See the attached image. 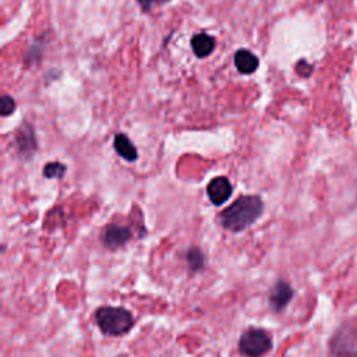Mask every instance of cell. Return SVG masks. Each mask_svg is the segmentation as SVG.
Returning a JSON list of instances; mask_svg holds the SVG:
<instances>
[{
    "label": "cell",
    "mask_w": 357,
    "mask_h": 357,
    "mask_svg": "<svg viewBox=\"0 0 357 357\" xmlns=\"http://www.w3.org/2000/svg\"><path fill=\"white\" fill-rule=\"evenodd\" d=\"M272 349L271 335L261 328H248L239 340V351L246 357H262Z\"/></svg>",
    "instance_id": "3957f363"
},
{
    "label": "cell",
    "mask_w": 357,
    "mask_h": 357,
    "mask_svg": "<svg viewBox=\"0 0 357 357\" xmlns=\"http://www.w3.org/2000/svg\"><path fill=\"white\" fill-rule=\"evenodd\" d=\"M264 212V201L257 194L239 197L219 214L221 225L229 232H243Z\"/></svg>",
    "instance_id": "6da1fadb"
},
{
    "label": "cell",
    "mask_w": 357,
    "mask_h": 357,
    "mask_svg": "<svg viewBox=\"0 0 357 357\" xmlns=\"http://www.w3.org/2000/svg\"><path fill=\"white\" fill-rule=\"evenodd\" d=\"M332 357H357V335L351 326L339 328L331 343Z\"/></svg>",
    "instance_id": "277c9868"
},
{
    "label": "cell",
    "mask_w": 357,
    "mask_h": 357,
    "mask_svg": "<svg viewBox=\"0 0 357 357\" xmlns=\"http://www.w3.org/2000/svg\"><path fill=\"white\" fill-rule=\"evenodd\" d=\"M233 193V187H232V183L228 177L225 176H218V177H214L208 186H207V194H208V198L209 201L219 207V205H223L232 196Z\"/></svg>",
    "instance_id": "5b68a950"
},
{
    "label": "cell",
    "mask_w": 357,
    "mask_h": 357,
    "mask_svg": "<svg viewBox=\"0 0 357 357\" xmlns=\"http://www.w3.org/2000/svg\"><path fill=\"white\" fill-rule=\"evenodd\" d=\"M66 166L61 162H49L44 166V176L47 179H62L66 173Z\"/></svg>",
    "instance_id": "4fadbf2b"
},
{
    "label": "cell",
    "mask_w": 357,
    "mask_h": 357,
    "mask_svg": "<svg viewBox=\"0 0 357 357\" xmlns=\"http://www.w3.org/2000/svg\"><path fill=\"white\" fill-rule=\"evenodd\" d=\"M158 2H161V3H164V2H168V0H158Z\"/></svg>",
    "instance_id": "e0dca14e"
},
{
    "label": "cell",
    "mask_w": 357,
    "mask_h": 357,
    "mask_svg": "<svg viewBox=\"0 0 357 357\" xmlns=\"http://www.w3.org/2000/svg\"><path fill=\"white\" fill-rule=\"evenodd\" d=\"M296 72L301 77H310L312 73V66L307 61H299L296 65Z\"/></svg>",
    "instance_id": "9a60e30c"
},
{
    "label": "cell",
    "mask_w": 357,
    "mask_h": 357,
    "mask_svg": "<svg viewBox=\"0 0 357 357\" xmlns=\"http://www.w3.org/2000/svg\"><path fill=\"white\" fill-rule=\"evenodd\" d=\"M191 47L198 58H205L214 51L215 40L207 34H198L191 40Z\"/></svg>",
    "instance_id": "8fae6325"
},
{
    "label": "cell",
    "mask_w": 357,
    "mask_h": 357,
    "mask_svg": "<svg viewBox=\"0 0 357 357\" xmlns=\"http://www.w3.org/2000/svg\"><path fill=\"white\" fill-rule=\"evenodd\" d=\"M0 109H2V115L3 116L12 115L16 111V101L12 97L5 95L2 98V106H0Z\"/></svg>",
    "instance_id": "5bb4252c"
},
{
    "label": "cell",
    "mask_w": 357,
    "mask_h": 357,
    "mask_svg": "<svg viewBox=\"0 0 357 357\" xmlns=\"http://www.w3.org/2000/svg\"><path fill=\"white\" fill-rule=\"evenodd\" d=\"M132 239V232L129 228H125L118 223L108 225L102 235V243L109 250H118L122 246L127 244Z\"/></svg>",
    "instance_id": "8992f818"
},
{
    "label": "cell",
    "mask_w": 357,
    "mask_h": 357,
    "mask_svg": "<svg viewBox=\"0 0 357 357\" xmlns=\"http://www.w3.org/2000/svg\"><path fill=\"white\" fill-rule=\"evenodd\" d=\"M113 145H115L116 152H118L123 159H126V161H129V162H136V161H137V158H138L137 148H136V145L132 143V140H130L126 134H123V133L116 134Z\"/></svg>",
    "instance_id": "9c48e42d"
},
{
    "label": "cell",
    "mask_w": 357,
    "mask_h": 357,
    "mask_svg": "<svg viewBox=\"0 0 357 357\" xmlns=\"http://www.w3.org/2000/svg\"><path fill=\"white\" fill-rule=\"evenodd\" d=\"M258 59L257 56L246 49H240L236 52L235 55V65L237 68V70L243 74H251L257 70L258 68Z\"/></svg>",
    "instance_id": "30bf717a"
},
{
    "label": "cell",
    "mask_w": 357,
    "mask_h": 357,
    "mask_svg": "<svg viewBox=\"0 0 357 357\" xmlns=\"http://www.w3.org/2000/svg\"><path fill=\"white\" fill-rule=\"evenodd\" d=\"M138 2V5L141 6V9L144 10V12H148L151 8H152V5L155 3V2H158V0H137Z\"/></svg>",
    "instance_id": "2e32d148"
},
{
    "label": "cell",
    "mask_w": 357,
    "mask_h": 357,
    "mask_svg": "<svg viewBox=\"0 0 357 357\" xmlns=\"http://www.w3.org/2000/svg\"><path fill=\"white\" fill-rule=\"evenodd\" d=\"M186 261L189 264V269L191 272L203 271L205 267V255L201 248L198 247H190L186 253Z\"/></svg>",
    "instance_id": "7c38bea8"
},
{
    "label": "cell",
    "mask_w": 357,
    "mask_h": 357,
    "mask_svg": "<svg viewBox=\"0 0 357 357\" xmlns=\"http://www.w3.org/2000/svg\"><path fill=\"white\" fill-rule=\"evenodd\" d=\"M292 299H293L292 286L286 280L279 279L275 283V286L272 287L268 301H269V307L273 312H280L282 310L286 308V306L290 303Z\"/></svg>",
    "instance_id": "52a82bcc"
},
{
    "label": "cell",
    "mask_w": 357,
    "mask_h": 357,
    "mask_svg": "<svg viewBox=\"0 0 357 357\" xmlns=\"http://www.w3.org/2000/svg\"><path fill=\"white\" fill-rule=\"evenodd\" d=\"M95 321L101 332L108 336H122L127 333L133 325V314L125 307L102 306L95 312Z\"/></svg>",
    "instance_id": "7a4b0ae2"
},
{
    "label": "cell",
    "mask_w": 357,
    "mask_h": 357,
    "mask_svg": "<svg viewBox=\"0 0 357 357\" xmlns=\"http://www.w3.org/2000/svg\"><path fill=\"white\" fill-rule=\"evenodd\" d=\"M17 150H19V154L23 157V158H31L33 154L37 150V141H35V134L33 132L31 127L29 126H24L19 130V134H17Z\"/></svg>",
    "instance_id": "ba28073f"
}]
</instances>
